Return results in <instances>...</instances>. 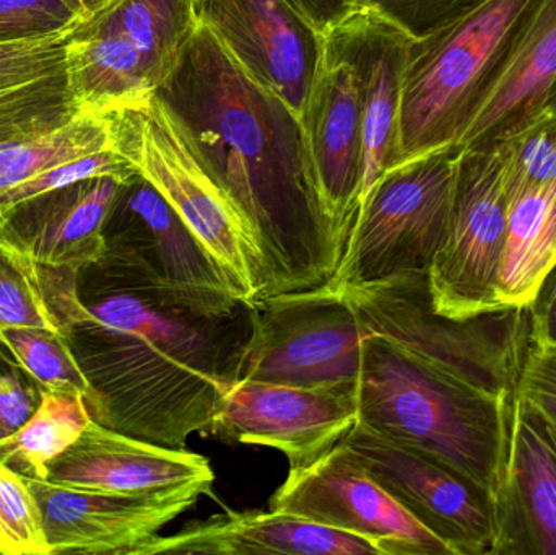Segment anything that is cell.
I'll return each instance as SVG.
<instances>
[{"label": "cell", "instance_id": "1", "mask_svg": "<svg viewBox=\"0 0 556 555\" xmlns=\"http://www.w3.org/2000/svg\"><path fill=\"white\" fill-rule=\"evenodd\" d=\"M251 329L250 303L189 295L104 254L77 274L65 336L90 383L93 420L186 450L189 437H207L240 380Z\"/></svg>", "mask_w": 556, "mask_h": 555}, {"label": "cell", "instance_id": "2", "mask_svg": "<svg viewBox=\"0 0 556 555\" xmlns=\"http://www.w3.org/2000/svg\"><path fill=\"white\" fill-rule=\"evenodd\" d=\"M155 97L250 234L261 299L329 282L345 247L320 201L300 117L201 23Z\"/></svg>", "mask_w": 556, "mask_h": 555}, {"label": "cell", "instance_id": "3", "mask_svg": "<svg viewBox=\"0 0 556 555\" xmlns=\"http://www.w3.org/2000/svg\"><path fill=\"white\" fill-rule=\"evenodd\" d=\"M515 401L470 390L397 339H362L356 422L430 453L493 502L505 478Z\"/></svg>", "mask_w": 556, "mask_h": 555}, {"label": "cell", "instance_id": "4", "mask_svg": "<svg viewBox=\"0 0 556 555\" xmlns=\"http://www.w3.org/2000/svg\"><path fill=\"white\" fill-rule=\"evenodd\" d=\"M538 3L486 0L412 41L399 114L401 163L460 146L508 72Z\"/></svg>", "mask_w": 556, "mask_h": 555}, {"label": "cell", "instance_id": "5", "mask_svg": "<svg viewBox=\"0 0 556 555\" xmlns=\"http://www.w3.org/2000/svg\"><path fill=\"white\" fill-rule=\"evenodd\" d=\"M368 332L397 339L470 390L513 401L529 348L528 308L470 318L440 315L431 305L427 273L343 289Z\"/></svg>", "mask_w": 556, "mask_h": 555}, {"label": "cell", "instance_id": "6", "mask_svg": "<svg viewBox=\"0 0 556 555\" xmlns=\"http://www.w3.org/2000/svg\"><path fill=\"white\" fill-rule=\"evenodd\" d=\"M457 153L459 147H450L407 160L372 182L330 287L352 289L428 274L450 222Z\"/></svg>", "mask_w": 556, "mask_h": 555}, {"label": "cell", "instance_id": "7", "mask_svg": "<svg viewBox=\"0 0 556 555\" xmlns=\"http://www.w3.org/2000/svg\"><path fill=\"white\" fill-rule=\"evenodd\" d=\"M111 117L117 152L165 195L217 261L237 295L253 305L263 297L260 253L233 205L202 168L155 93L146 103L111 111Z\"/></svg>", "mask_w": 556, "mask_h": 555}, {"label": "cell", "instance_id": "8", "mask_svg": "<svg viewBox=\"0 0 556 555\" xmlns=\"http://www.w3.org/2000/svg\"><path fill=\"white\" fill-rule=\"evenodd\" d=\"M240 380L291 387L356 383L366 332L343 290L329 283L251 305Z\"/></svg>", "mask_w": 556, "mask_h": 555}, {"label": "cell", "instance_id": "9", "mask_svg": "<svg viewBox=\"0 0 556 555\" xmlns=\"http://www.w3.org/2000/svg\"><path fill=\"white\" fill-rule=\"evenodd\" d=\"M508 214L496 146L459 149L450 222L427 274L431 305L440 315L463 319L505 310L496 282Z\"/></svg>", "mask_w": 556, "mask_h": 555}, {"label": "cell", "instance_id": "10", "mask_svg": "<svg viewBox=\"0 0 556 555\" xmlns=\"http://www.w3.org/2000/svg\"><path fill=\"white\" fill-rule=\"evenodd\" d=\"M342 443L358 465L454 555L492 554L495 502L482 488L430 453L358 422Z\"/></svg>", "mask_w": 556, "mask_h": 555}, {"label": "cell", "instance_id": "11", "mask_svg": "<svg viewBox=\"0 0 556 555\" xmlns=\"http://www.w3.org/2000/svg\"><path fill=\"white\" fill-rule=\"evenodd\" d=\"M269 510L369 541L379 555H454L353 458L342 442L307 466L290 468Z\"/></svg>", "mask_w": 556, "mask_h": 555}, {"label": "cell", "instance_id": "12", "mask_svg": "<svg viewBox=\"0 0 556 555\" xmlns=\"http://www.w3.org/2000/svg\"><path fill=\"white\" fill-rule=\"evenodd\" d=\"M356 419V383L291 387L238 380L225 394L207 437L270 446L298 468L342 442Z\"/></svg>", "mask_w": 556, "mask_h": 555}, {"label": "cell", "instance_id": "13", "mask_svg": "<svg viewBox=\"0 0 556 555\" xmlns=\"http://www.w3.org/2000/svg\"><path fill=\"white\" fill-rule=\"evenodd\" d=\"M195 10L238 65L301 121L326 36L288 0H195Z\"/></svg>", "mask_w": 556, "mask_h": 555}, {"label": "cell", "instance_id": "14", "mask_svg": "<svg viewBox=\"0 0 556 555\" xmlns=\"http://www.w3.org/2000/svg\"><path fill=\"white\" fill-rule=\"evenodd\" d=\"M51 555H140L201 492L116 494L28 479Z\"/></svg>", "mask_w": 556, "mask_h": 555}, {"label": "cell", "instance_id": "15", "mask_svg": "<svg viewBox=\"0 0 556 555\" xmlns=\"http://www.w3.org/2000/svg\"><path fill=\"white\" fill-rule=\"evenodd\" d=\"M104 254L143 267L173 289L205 299H240L217 261L140 172L121 188L104 224Z\"/></svg>", "mask_w": 556, "mask_h": 555}, {"label": "cell", "instance_id": "16", "mask_svg": "<svg viewBox=\"0 0 556 555\" xmlns=\"http://www.w3.org/2000/svg\"><path fill=\"white\" fill-rule=\"evenodd\" d=\"M320 201L343 247L363 191V111L352 67L326 45L303 117Z\"/></svg>", "mask_w": 556, "mask_h": 555}, {"label": "cell", "instance_id": "17", "mask_svg": "<svg viewBox=\"0 0 556 555\" xmlns=\"http://www.w3.org/2000/svg\"><path fill=\"white\" fill-rule=\"evenodd\" d=\"M414 38L371 10L358 9L326 36L352 67L363 111V195L399 159V114Z\"/></svg>", "mask_w": 556, "mask_h": 555}, {"label": "cell", "instance_id": "18", "mask_svg": "<svg viewBox=\"0 0 556 555\" xmlns=\"http://www.w3.org/2000/svg\"><path fill=\"white\" fill-rule=\"evenodd\" d=\"M45 481L116 494L212 495L215 472L204 456L146 442L91 420L77 442L49 463Z\"/></svg>", "mask_w": 556, "mask_h": 555}, {"label": "cell", "instance_id": "19", "mask_svg": "<svg viewBox=\"0 0 556 555\" xmlns=\"http://www.w3.org/2000/svg\"><path fill=\"white\" fill-rule=\"evenodd\" d=\"M492 555H556V427L518 394Z\"/></svg>", "mask_w": 556, "mask_h": 555}, {"label": "cell", "instance_id": "20", "mask_svg": "<svg viewBox=\"0 0 556 555\" xmlns=\"http://www.w3.org/2000/svg\"><path fill=\"white\" fill-rule=\"evenodd\" d=\"M124 182L97 176L29 199L0 218V235L42 266L78 274L106 253L104 224Z\"/></svg>", "mask_w": 556, "mask_h": 555}, {"label": "cell", "instance_id": "21", "mask_svg": "<svg viewBox=\"0 0 556 555\" xmlns=\"http://www.w3.org/2000/svg\"><path fill=\"white\" fill-rule=\"evenodd\" d=\"M379 555L369 541L278 512H233L156 537L140 555Z\"/></svg>", "mask_w": 556, "mask_h": 555}, {"label": "cell", "instance_id": "22", "mask_svg": "<svg viewBox=\"0 0 556 555\" xmlns=\"http://www.w3.org/2000/svg\"><path fill=\"white\" fill-rule=\"evenodd\" d=\"M67 38L0 45V143L51 133L81 114L68 84Z\"/></svg>", "mask_w": 556, "mask_h": 555}, {"label": "cell", "instance_id": "23", "mask_svg": "<svg viewBox=\"0 0 556 555\" xmlns=\"http://www.w3.org/2000/svg\"><path fill=\"white\" fill-rule=\"evenodd\" d=\"M556 77V0H539L502 84L470 126L463 147H490L544 110Z\"/></svg>", "mask_w": 556, "mask_h": 555}, {"label": "cell", "instance_id": "24", "mask_svg": "<svg viewBox=\"0 0 556 555\" xmlns=\"http://www.w3.org/2000/svg\"><path fill=\"white\" fill-rule=\"evenodd\" d=\"M68 84L81 113H111L146 103L155 77L139 49L117 33L75 28L68 35Z\"/></svg>", "mask_w": 556, "mask_h": 555}, {"label": "cell", "instance_id": "25", "mask_svg": "<svg viewBox=\"0 0 556 555\" xmlns=\"http://www.w3.org/2000/svg\"><path fill=\"white\" fill-rule=\"evenodd\" d=\"M556 264V181L509 201L496 299L503 308H528Z\"/></svg>", "mask_w": 556, "mask_h": 555}, {"label": "cell", "instance_id": "26", "mask_svg": "<svg viewBox=\"0 0 556 555\" xmlns=\"http://www.w3.org/2000/svg\"><path fill=\"white\" fill-rule=\"evenodd\" d=\"M198 26L195 0H114L78 28L117 33L129 39L160 85Z\"/></svg>", "mask_w": 556, "mask_h": 555}, {"label": "cell", "instance_id": "27", "mask_svg": "<svg viewBox=\"0 0 556 555\" xmlns=\"http://www.w3.org/2000/svg\"><path fill=\"white\" fill-rule=\"evenodd\" d=\"M77 273L52 269L0 235V329L45 328L65 335L64 312Z\"/></svg>", "mask_w": 556, "mask_h": 555}, {"label": "cell", "instance_id": "28", "mask_svg": "<svg viewBox=\"0 0 556 555\" xmlns=\"http://www.w3.org/2000/svg\"><path fill=\"white\" fill-rule=\"evenodd\" d=\"M116 150L111 113H81L51 133L0 143V198L46 169Z\"/></svg>", "mask_w": 556, "mask_h": 555}, {"label": "cell", "instance_id": "29", "mask_svg": "<svg viewBox=\"0 0 556 555\" xmlns=\"http://www.w3.org/2000/svg\"><path fill=\"white\" fill-rule=\"evenodd\" d=\"M93 420L84 394L45 391L36 413L0 440V462L28 479H46L52 459L71 449Z\"/></svg>", "mask_w": 556, "mask_h": 555}, {"label": "cell", "instance_id": "30", "mask_svg": "<svg viewBox=\"0 0 556 555\" xmlns=\"http://www.w3.org/2000/svg\"><path fill=\"white\" fill-rule=\"evenodd\" d=\"M0 349L28 371L45 391L84 394L91 398V387L72 351L67 336L52 329H0Z\"/></svg>", "mask_w": 556, "mask_h": 555}, {"label": "cell", "instance_id": "31", "mask_svg": "<svg viewBox=\"0 0 556 555\" xmlns=\"http://www.w3.org/2000/svg\"><path fill=\"white\" fill-rule=\"evenodd\" d=\"M509 201L556 181V116L542 111L528 124L496 140Z\"/></svg>", "mask_w": 556, "mask_h": 555}, {"label": "cell", "instance_id": "32", "mask_svg": "<svg viewBox=\"0 0 556 555\" xmlns=\"http://www.w3.org/2000/svg\"><path fill=\"white\" fill-rule=\"evenodd\" d=\"M0 555H51L28 481L0 462Z\"/></svg>", "mask_w": 556, "mask_h": 555}, {"label": "cell", "instance_id": "33", "mask_svg": "<svg viewBox=\"0 0 556 555\" xmlns=\"http://www.w3.org/2000/svg\"><path fill=\"white\" fill-rule=\"evenodd\" d=\"M85 20L77 0H0V45L62 38Z\"/></svg>", "mask_w": 556, "mask_h": 555}, {"label": "cell", "instance_id": "34", "mask_svg": "<svg viewBox=\"0 0 556 555\" xmlns=\"http://www.w3.org/2000/svg\"><path fill=\"white\" fill-rule=\"evenodd\" d=\"M137 173H139L137 166L117 150H104V152L91 153V155L81 156V159L71 160V162L62 163V165L39 173L35 178L28 179V181L22 182L12 191L7 192L3 198H0V218L7 212L15 209L16 205L23 204L29 199L38 198V195L64 188V186L74 185V182L81 181V179L114 176V178L127 181Z\"/></svg>", "mask_w": 556, "mask_h": 555}, {"label": "cell", "instance_id": "35", "mask_svg": "<svg viewBox=\"0 0 556 555\" xmlns=\"http://www.w3.org/2000/svg\"><path fill=\"white\" fill-rule=\"evenodd\" d=\"M485 2L486 0H358V7L378 13L407 33L410 38L421 39Z\"/></svg>", "mask_w": 556, "mask_h": 555}, {"label": "cell", "instance_id": "36", "mask_svg": "<svg viewBox=\"0 0 556 555\" xmlns=\"http://www.w3.org/2000/svg\"><path fill=\"white\" fill-rule=\"evenodd\" d=\"M42 393L35 378L0 349V440L25 426L41 404Z\"/></svg>", "mask_w": 556, "mask_h": 555}, {"label": "cell", "instance_id": "37", "mask_svg": "<svg viewBox=\"0 0 556 555\" xmlns=\"http://www.w3.org/2000/svg\"><path fill=\"white\" fill-rule=\"evenodd\" d=\"M518 396L556 427V351L535 348L529 341L519 374Z\"/></svg>", "mask_w": 556, "mask_h": 555}, {"label": "cell", "instance_id": "38", "mask_svg": "<svg viewBox=\"0 0 556 555\" xmlns=\"http://www.w3.org/2000/svg\"><path fill=\"white\" fill-rule=\"evenodd\" d=\"M528 318L531 344L556 351V264L528 306Z\"/></svg>", "mask_w": 556, "mask_h": 555}, {"label": "cell", "instance_id": "39", "mask_svg": "<svg viewBox=\"0 0 556 555\" xmlns=\"http://www.w3.org/2000/svg\"><path fill=\"white\" fill-rule=\"evenodd\" d=\"M320 35L327 36L359 9L358 0H288Z\"/></svg>", "mask_w": 556, "mask_h": 555}, {"label": "cell", "instance_id": "40", "mask_svg": "<svg viewBox=\"0 0 556 555\" xmlns=\"http://www.w3.org/2000/svg\"><path fill=\"white\" fill-rule=\"evenodd\" d=\"M77 2L80 3V7L84 9L85 15H87L88 20L91 18V16L97 15V13H100L101 10L110 7L114 0H77ZM87 20H85V22H87Z\"/></svg>", "mask_w": 556, "mask_h": 555}, {"label": "cell", "instance_id": "41", "mask_svg": "<svg viewBox=\"0 0 556 555\" xmlns=\"http://www.w3.org/2000/svg\"><path fill=\"white\" fill-rule=\"evenodd\" d=\"M545 113L554 114L556 116V77L552 81L551 88H548L547 94H545L544 110Z\"/></svg>", "mask_w": 556, "mask_h": 555}]
</instances>
